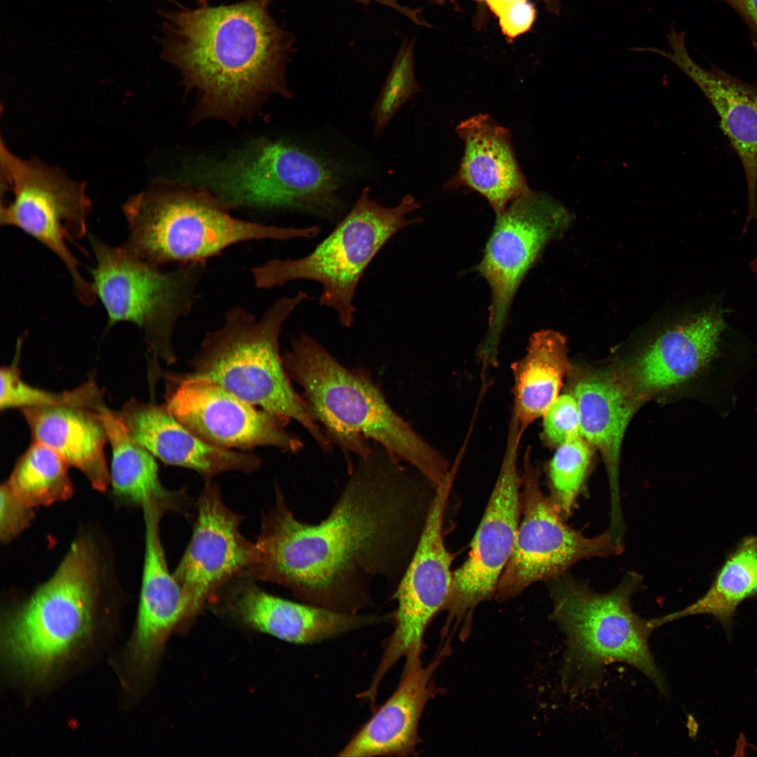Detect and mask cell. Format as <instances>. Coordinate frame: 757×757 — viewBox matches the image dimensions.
Listing matches in <instances>:
<instances>
[{
    "mask_svg": "<svg viewBox=\"0 0 757 757\" xmlns=\"http://www.w3.org/2000/svg\"><path fill=\"white\" fill-rule=\"evenodd\" d=\"M378 444L348 472L329 514L296 519L279 489L264 517L254 562L244 575L279 584L303 602L357 613L374 583L395 588L418 545L434 495Z\"/></svg>",
    "mask_w": 757,
    "mask_h": 757,
    "instance_id": "6da1fadb",
    "label": "cell"
},
{
    "mask_svg": "<svg viewBox=\"0 0 757 757\" xmlns=\"http://www.w3.org/2000/svg\"><path fill=\"white\" fill-rule=\"evenodd\" d=\"M271 1L161 11V56L198 90L203 114L235 117L263 95L289 96L294 38L271 15Z\"/></svg>",
    "mask_w": 757,
    "mask_h": 757,
    "instance_id": "7a4b0ae2",
    "label": "cell"
},
{
    "mask_svg": "<svg viewBox=\"0 0 757 757\" xmlns=\"http://www.w3.org/2000/svg\"><path fill=\"white\" fill-rule=\"evenodd\" d=\"M290 379L303 389L314 420L323 426L331 444L346 456H367L376 443L424 476L434 487L449 475L447 460L423 439L386 400L370 374L339 363L313 337L301 334L282 355Z\"/></svg>",
    "mask_w": 757,
    "mask_h": 757,
    "instance_id": "3957f363",
    "label": "cell"
},
{
    "mask_svg": "<svg viewBox=\"0 0 757 757\" xmlns=\"http://www.w3.org/2000/svg\"><path fill=\"white\" fill-rule=\"evenodd\" d=\"M313 299L299 291L278 299L257 319L240 306L229 308L221 327L208 332L182 374L219 385L243 401L302 425L325 451L332 444L294 389L280 353L282 326L295 309Z\"/></svg>",
    "mask_w": 757,
    "mask_h": 757,
    "instance_id": "277c9868",
    "label": "cell"
},
{
    "mask_svg": "<svg viewBox=\"0 0 757 757\" xmlns=\"http://www.w3.org/2000/svg\"><path fill=\"white\" fill-rule=\"evenodd\" d=\"M123 211L128 233L121 246L161 267L207 262L240 243L312 238L321 231L243 220L204 191L161 184L129 197Z\"/></svg>",
    "mask_w": 757,
    "mask_h": 757,
    "instance_id": "5b68a950",
    "label": "cell"
},
{
    "mask_svg": "<svg viewBox=\"0 0 757 757\" xmlns=\"http://www.w3.org/2000/svg\"><path fill=\"white\" fill-rule=\"evenodd\" d=\"M548 582L552 617L566 639V682L578 687L594 685L601 679L606 664L620 662L636 668L667 695L665 679L648 646L652 628L630 603L641 584L639 574L627 573L605 593L594 592L566 573Z\"/></svg>",
    "mask_w": 757,
    "mask_h": 757,
    "instance_id": "8992f818",
    "label": "cell"
},
{
    "mask_svg": "<svg viewBox=\"0 0 757 757\" xmlns=\"http://www.w3.org/2000/svg\"><path fill=\"white\" fill-rule=\"evenodd\" d=\"M98 589L95 551L77 540L51 578L7 617V663L33 681L46 678L90 634Z\"/></svg>",
    "mask_w": 757,
    "mask_h": 757,
    "instance_id": "52a82bcc",
    "label": "cell"
},
{
    "mask_svg": "<svg viewBox=\"0 0 757 757\" xmlns=\"http://www.w3.org/2000/svg\"><path fill=\"white\" fill-rule=\"evenodd\" d=\"M196 175L198 189L230 211H290L331 219L341 207L338 169L283 142L258 141L229 159L203 166Z\"/></svg>",
    "mask_w": 757,
    "mask_h": 757,
    "instance_id": "ba28073f",
    "label": "cell"
},
{
    "mask_svg": "<svg viewBox=\"0 0 757 757\" xmlns=\"http://www.w3.org/2000/svg\"><path fill=\"white\" fill-rule=\"evenodd\" d=\"M419 208L415 198L404 196L386 207L364 188L351 210L333 231L306 256L273 259L250 269L257 289H269L299 280L322 287L319 304L335 311L341 326L354 322L355 296L367 266L384 245L405 227L421 219L408 216Z\"/></svg>",
    "mask_w": 757,
    "mask_h": 757,
    "instance_id": "9c48e42d",
    "label": "cell"
},
{
    "mask_svg": "<svg viewBox=\"0 0 757 757\" xmlns=\"http://www.w3.org/2000/svg\"><path fill=\"white\" fill-rule=\"evenodd\" d=\"M95 258L93 286L107 314V326L130 322L143 332L154 357L176 361L172 336L178 321L192 311L206 261L164 270L89 235Z\"/></svg>",
    "mask_w": 757,
    "mask_h": 757,
    "instance_id": "30bf717a",
    "label": "cell"
},
{
    "mask_svg": "<svg viewBox=\"0 0 757 757\" xmlns=\"http://www.w3.org/2000/svg\"><path fill=\"white\" fill-rule=\"evenodd\" d=\"M0 184V224L23 231L53 252L68 270L80 302L94 304L93 284L83 277L67 244L86 235L92 202L86 184L37 158L16 156L2 139Z\"/></svg>",
    "mask_w": 757,
    "mask_h": 757,
    "instance_id": "8fae6325",
    "label": "cell"
},
{
    "mask_svg": "<svg viewBox=\"0 0 757 757\" xmlns=\"http://www.w3.org/2000/svg\"><path fill=\"white\" fill-rule=\"evenodd\" d=\"M521 475L522 519L510 557L500 575L495 595L506 600L539 581H550L576 562L620 554L622 543L607 531L594 537L568 526L550 496L542 491L539 471L526 449Z\"/></svg>",
    "mask_w": 757,
    "mask_h": 757,
    "instance_id": "7c38bea8",
    "label": "cell"
},
{
    "mask_svg": "<svg viewBox=\"0 0 757 757\" xmlns=\"http://www.w3.org/2000/svg\"><path fill=\"white\" fill-rule=\"evenodd\" d=\"M563 207L544 193L529 189L496 216L477 271L491 290L489 329L478 355L496 364L499 342L515 293L528 271L552 238L563 229Z\"/></svg>",
    "mask_w": 757,
    "mask_h": 757,
    "instance_id": "4fadbf2b",
    "label": "cell"
},
{
    "mask_svg": "<svg viewBox=\"0 0 757 757\" xmlns=\"http://www.w3.org/2000/svg\"><path fill=\"white\" fill-rule=\"evenodd\" d=\"M454 478L450 474L435 488L418 545L395 589L397 607L390 616L393 630L369 686L374 691L402 657H421L425 631L446 601L453 556L445 545L443 525Z\"/></svg>",
    "mask_w": 757,
    "mask_h": 757,
    "instance_id": "5bb4252c",
    "label": "cell"
},
{
    "mask_svg": "<svg viewBox=\"0 0 757 757\" xmlns=\"http://www.w3.org/2000/svg\"><path fill=\"white\" fill-rule=\"evenodd\" d=\"M524 430L511 415L499 473L482 519L464 563L453 572L444 608L451 615H465L495 594L500 575L510 557L521 514L517 461Z\"/></svg>",
    "mask_w": 757,
    "mask_h": 757,
    "instance_id": "9a60e30c",
    "label": "cell"
},
{
    "mask_svg": "<svg viewBox=\"0 0 757 757\" xmlns=\"http://www.w3.org/2000/svg\"><path fill=\"white\" fill-rule=\"evenodd\" d=\"M165 404L200 438L224 449L270 446L296 453L302 442L285 430L288 420L252 405L214 382L162 372Z\"/></svg>",
    "mask_w": 757,
    "mask_h": 757,
    "instance_id": "2e32d148",
    "label": "cell"
},
{
    "mask_svg": "<svg viewBox=\"0 0 757 757\" xmlns=\"http://www.w3.org/2000/svg\"><path fill=\"white\" fill-rule=\"evenodd\" d=\"M240 522L241 517L224 504L219 489L208 484L198 503L190 543L173 573L186 605L181 626L198 613L212 592L253 564L255 543L243 536Z\"/></svg>",
    "mask_w": 757,
    "mask_h": 757,
    "instance_id": "e0dca14e",
    "label": "cell"
},
{
    "mask_svg": "<svg viewBox=\"0 0 757 757\" xmlns=\"http://www.w3.org/2000/svg\"><path fill=\"white\" fill-rule=\"evenodd\" d=\"M684 32L671 27L667 34L671 53L649 51L672 61L700 88L719 117L721 130L742 165L747 186L746 225L757 220V83L743 81L711 65L705 69L689 55Z\"/></svg>",
    "mask_w": 757,
    "mask_h": 757,
    "instance_id": "ac0fdd59",
    "label": "cell"
},
{
    "mask_svg": "<svg viewBox=\"0 0 757 757\" xmlns=\"http://www.w3.org/2000/svg\"><path fill=\"white\" fill-rule=\"evenodd\" d=\"M117 414L133 439L155 458L196 471L207 482L226 472L250 473L260 466L254 453L219 447L200 438L165 404L131 399Z\"/></svg>",
    "mask_w": 757,
    "mask_h": 757,
    "instance_id": "d6986e66",
    "label": "cell"
},
{
    "mask_svg": "<svg viewBox=\"0 0 757 757\" xmlns=\"http://www.w3.org/2000/svg\"><path fill=\"white\" fill-rule=\"evenodd\" d=\"M145 520V554L138 615L130 646L135 669L140 673L156 663L185 613L182 588L169 571L159 534L164 506L156 500L142 505Z\"/></svg>",
    "mask_w": 757,
    "mask_h": 757,
    "instance_id": "ffe728a7",
    "label": "cell"
},
{
    "mask_svg": "<svg viewBox=\"0 0 757 757\" xmlns=\"http://www.w3.org/2000/svg\"><path fill=\"white\" fill-rule=\"evenodd\" d=\"M580 434L601 453L608 476L611 496L610 526L624 530L619 486V462L622 439L628 423L643 397L629 379L608 372L583 376L574 385Z\"/></svg>",
    "mask_w": 757,
    "mask_h": 757,
    "instance_id": "44dd1931",
    "label": "cell"
},
{
    "mask_svg": "<svg viewBox=\"0 0 757 757\" xmlns=\"http://www.w3.org/2000/svg\"><path fill=\"white\" fill-rule=\"evenodd\" d=\"M456 132L464 145L454 175L444 188L478 193L496 215L530 189L517 159L509 129L490 115L478 114L460 122Z\"/></svg>",
    "mask_w": 757,
    "mask_h": 757,
    "instance_id": "7402d4cb",
    "label": "cell"
},
{
    "mask_svg": "<svg viewBox=\"0 0 757 757\" xmlns=\"http://www.w3.org/2000/svg\"><path fill=\"white\" fill-rule=\"evenodd\" d=\"M717 304L659 336L636 360L629 381L641 397L693 377L716 354L726 324Z\"/></svg>",
    "mask_w": 757,
    "mask_h": 757,
    "instance_id": "603a6c76",
    "label": "cell"
},
{
    "mask_svg": "<svg viewBox=\"0 0 757 757\" xmlns=\"http://www.w3.org/2000/svg\"><path fill=\"white\" fill-rule=\"evenodd\" d=\"M439 658L428 666L421 657L406 658L400 683L347 744L339 756L414 755L420 741L418 724L423 709L433 695L432 677Z\"/></svg>",
    "mask_w": 757,
    "mask_h": 757,
    "instance_id": "cb8c5ba5",
    "label": "cell"
},
{
    "mask_svg": "<svg viewBox=\"0 0 757 757\" xmlns=\"http://www.w3.org/2000/svg\"><path fill=\"white\" fill-rule=\"evenodd\" d=\"M237 615L248 626L280 640L311 644L382 621V616L339 612L298 603L245 587L234 601Z\"/></svg>",
    "mask_w": 757,
    "mask_h": 757,
    "instance_id": "d4e9b609",
    "label": "cell"
},
{
    "mask_svg": "<svg viewBox=\"0 0 757 757\" xmlns=\"http://www.w3.org/2000/svg\"><path fill=\"white\" fill-rule=\"evenodd\" d=\"M101 407L52 405L21 411L34 442L54 451L68 465L81 471L95 489L104 491L110 475L104 454L108 439Z\"/></svg>",
    "mask_w": 757,
    "mask_h": 757,
    "instance_id": "484cf974",
    "label": "cell"
},
{
    "mask_svg": "<svg viewBox=\"0 0 757 757\" xmlns=\"http://www.w3.org/2000/svg\"><path fill=\"white\" fill-rule=\"evenodd\" d=\"M512 414L522 429L543 416L559 395L569 370L565 337L544 329L533 334L526 354L512 363Z\"/></svg>",
    "mask_w": 757,
    "mask_h": 757,
    "instance_id": "4316f807",
    "label": "cell"
},
{
    "mask_svg": "<svg viewBox=\"0 0 757 757\" xmlns=\"http://www.w3.org/2000/svg\"><path fill=\"white\" fill-rule=\"evenodd\" d=\"M757 596V536L743 538L720 568L707 592L685 608L648 620L652 629L688 615L708 614L729 626L738 605Z\"/></svg>",
    "mask_w": 757,
    "mask_h": 757,
    "instance_id": "83f0119b",
    "label": "cell"
},
{
    "mask_svg": "<svg viewBox=\"0 0 757 757\" xmlns=\"http://www.w3.org/2000/svg\"><path fill=\"white\" fill-rule=\"evenodd\" d=\"M100 411L111 449L110 483L116 493L142 505L152 498L168 504L169 493L161 484L156 458L133 439L117 411L105 404Z\"/></svg>",
    "mask_w": 757,
    "mask_h": 757,
    "instance_id": "f1b7e54d",
    "label": "cell"
},
{
    "mask_svg": "<svg viewBox=\"0 0 757 757\" xmlns=\"http://www.w3.org/2000/svg\"><path fill=\"white\" fill-rule=\"evenodd\" d=\"M67 467L54 451L33 442L4 485L30 507L50 505L67 500L73 493Z\"/></svg>",
    "mask_w": 757,
    "mask_h": 757,
    "instance_id": "f546056e",
    "label": "cell"
},
{
    "mask_svg": "<svg viewBox=\"0 0 757 757\" xmlns=\"http://www.w3.org/2000/svg\"><path fill=\"white\" fill-rule=\"evenodd\" d=\"M591 456L589 444L578 436L558 446L549 463L550 498L565 519L582 491Z\"/></svg>",
    "mask_w": 757,
    "mask_h": 757,
    "instance_id": "4dcf8cb0",
    "label": "cell"
},
{
    "mask_svg": "<svg viewBox=\"0 0 757 757\" xmlns=\"http://www.w3.org/2000/svg\"><path fill=\"white\" fill-rule=\"evenodd\" d=\"M1 410L18 408L73 405L99 408L104 404L101 393L94 382H87L72 390L56 393L30 386L22 378L16 364L5 366L0 371Z\"/></svg>",
    "mask_w": 757,
    "mask_h": 757,
    "instance_id": "1f68e13d",
    "label": "cell"
},
{
    "mask_svg": "<svg viewBox=\"0 0 757 757\" xmlns=\"http://www.w3.org/2000/svg\"><path fill=\"white\" fill-rule=\"evenodd\" d=\"M421 90L415 76L414 43L405 40L371 111L374 136L381 135L400 109Z\"/></svg>",
    "mask_w": 757,
    "mask_h": 757,
    "instance_id": "d6a6232c",
    "label": "cell"
},
{
    "mask_svg": "<svg viewBox=\"0 0 757 757\" xmlns=\"http://www.w3.org/2000/svg\"><path fill=\"white\" fill-rule=\"evenodd\" d=\"M543 417L542 438L550 446L557 447L571 439L582 436L578 404L572 393L559 395Z\"/></svg>",
    "mask_w": 757,
    "mask_h": 757,
    "instance_id": "836d02e7",
    "label": "cell"
},
{
    "mask_svg": "<svg viewBox=\"0 0 757 757\" xmlns=\"http://www.w3.org/2000/svg\"><path fill=\"white\" fill-rule=\"evenodd\" d=\"M34 516L33 508L13 495L4 485L1 488L0 533L4 541L20 533Z\"/></svg>",
    "mask_w": 757,
    "mask_h": 757,
    "instance_id": "e575fe53",
    "label": "cell"
},
{
    "mask_svg": "<svg viewBox=\"0 0 757 757\" xmlns=\"http://www.w3.org/2000/svg\"><path fill=\"white\" fill-rule=\"evenodd\" d=\"M536 15V9L530 1L521 0L497 18L503 35L512 41L531 29Z\"/></svg>",
    "mask_w": 757,
    "mask_h": 757,
    "instance_id": "d590c367",
    "label": "cell"
},
{
    "mask_svg": "<svg viewBox=\"0 0 757 757\" xmlns=\"http://www.w3.org/2000/svg\"><path fill=\"white\" fill-rule=\"evenodd\" d=\"M744 20L753 46L757 50V0H723Z\"/></svg>",
    "mask_w": 757,
    "mask_h": 757,
    "instance_id": "8d00e7d4",
    "label": "cell"
},
{
    "mask_svg": "<svg viewBox=\"0 0 757 757\" xmlns=\"http://www.w3.org/2000/svg\"><path fill=\"white\" fill-rule=\"evenodd\" d=\"M483 1L489 10L498 17L501 13L521 0H478Z\"/></svg>",
    "mask_w": 757,
    "mask_h": 757,
    "instance_id": "74e56055",
    "label": "cell"
},
{
    "mask_svg": "<svg viewBox=\"0 0 757 757\" xmlns=\"http://www.w3.org/2000/svg\"><path fill=\"white\" fill-rule=\"evenodd\" d=\"M545 6L546 9L551 13L559 15L561 4L559 0H540Z\"/></svg>",
    "mask_w": 757,
    "mask_h": 757,
    "instance_id": "f35d334b",
    "label": "cell"
},
{
    "mask_svg": "<svg viewBox=\"0 0 757 757\" xmlns=\"http://www.w3.org/2000/svg\"><path fill=\"white\" fill-rule=\"evenodd\" d=\"M750 268L753 272L757 273V258H756L751 262Z\"/></svg>",
    "mask_w": 757,
    "mask_h": 757,
    "instance_id": "ab89813d",
    "label": "cell"
},
{
    "mask_svg": "<svg viewBox=\"0 0 757 757\" xmlns=\"http://www.w3.org/2000/svg\"><path fill=\"white\" fill-rule=\"evenodd\" d=\"M354 1V0H352ZM210 0H196L198 6L208 5Z\"/></svg>",
    "mask_w": 757,
    "mask_h": 757,
    "instance_id": "60d3db41",
    "label": "cell"
},
{
    "mask_svg": "<svg viewBox=\"0 0 757 757\" xmlns=\"http://www.w3.org/2000/svg\"><path fill=\"white\" fill-rule=\"evenodd\" d=\"M109 1H113V0H109ZM166 1H171V2H174V1H175L174 0H166Z\"/></svg>",
    "mask_w": 757,
    "mask_h": 757,
    "instance_id": "b9f144b4",
    "label": "cell"
}]
</instances>
